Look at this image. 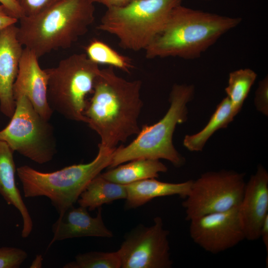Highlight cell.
Returning <instances> with one entry per match:
<instances>
[{
    "instance_id": "13",
    "label": "cell",
    "mask_w": 268,
    "mask_h": 268,
    "mask_svg": "<svg viewBox=\"0 0 268 268\" xmlns=\"http://www.w3.org/2000/svg\"><path fill=\"white\" fill-rule=\"evenodd\" d=\"M38 59L32 51L23 48L13 87V97L25 96L36 111L50 120L53 112L47 98L48 75L46 69L41 68Z\"/></svg>"
},
{
    "instance_id": "7",
    "label": "cell",
    "mask_w": 268,
    "mask_h": 268,
    "mask_svg": "<svg viewBox=\"0 0 268 268\" xmlns=\"http://www.w3.org/2000/svg\"><path fill=\"white\" fill-rule=\"evenodd\" d=\"M47 98L53 112L68 120L87 123L84 115L87 95L92 93L100 68L85 53L74 54L56 67L46 69Z\"/></svg>"
},
{
    "instance_id": "10",
    "label": "cell",
    "mask_w": 268,
    "mask_h": 268,
    "mask_svg": "<svg viewBox=\"0 0 268 268\" xmlns=\"http://www.w3.org/2000/svg\"><path fill=\"white\" fill-rule=\"evenodd\" d=\"M169 234L159 216L150 226L134 227L125 235L117 250L121 268H171Z\"/></svg>"
},
{
    "instance_id": "23",
    "label": "cell",
    "mask_w": 268,
    "mask_h": 268,
    "mask_svg": "<svg viewBox=\"0 0 268 268\" xmlns=\"http://www.w3.org/2000/svg\"><path fill=\"white\" fill-rule=\"evenodd\" d=\"M64 268H121L118 251H91L78 254L74 261L68 262Z\"/></svg>"
},
{
    "instance_id": "31",
    "label": "cell",
    "mask_w": 268,
    "mask_h": 268,
    "mask_svg": "<svg viewBox=\"0 0 268 268\" xmlns=\"http://www.w3.org/2000/svg\"><path fill=\"white\" fill-rule=\"evenodd\" d=\"M43 260L42 256L41 255H37L32 261L30 267L31 268H40L42 267Z\"/></svg>"
},
{
    "instance_id": "2",
    "label": "cell",
    "mask_w": 268,
    "mask_h": 268,
    "mask_svg": "<svg viewBox=\"0 0 268 268\" xmlns=\"http://www.w3.org/2000/svg\"><path fill=\"white\" fill-rule=\"evenodd\" d=\"M242 21L181 4L172 10L161 32L145 49L147 59L199 58L224 34Z\"/></svg>"
},
{
    "instance_id": "21",
    "label": "cell",
    "mask_w": 268,
    "mask_h": 268,
    "mask_svg": "<svg viewBox=\"0 0 268 268\" xmlns=\"http://www.w3.org/2000/svg\"><path fill=\"white\" fill-rule=\"evenodd\" d=\"M85 50L88 58L98 65H106L127 72L133 67L129 57L119 53L102 41L93 39L85 47Z\"/></svg>"
},
{
    "instance_id": "5",
    "label": "cell",
    "mask_w": 268,
    "mask_h": 268,
    "mask_svg": "<svg viewBox=\"0 0 268 268\" xmlns=\"http://www.w3.org/2000/svg\"><path fill=\"white\" fill-rule=\"evenodd\" d=\"M90 162L74 164L51 172H43L28 165L16 169L25 198L46 197L62 216L77 202L89 182L109 167L115 150L98 146Z\"/></svg>"
},
{
    "instance_id": "27",
    "label": "cell",
    "mask_w": 268,
    "mask_h": 268,
    "mask_svg": "<svg viewBox=\"0 0 268 268\" xmlns=\"http://www.w3.org/2000/svg\"><path fill=\"white\" fill-rule=\"evenodd\" d=\"M8 13L18 20L24 16L23 12L15 0H0Z\"/></svg>"
},
{
    "instance_id": "20",
    "label": "cell",
    "mask_w": 268,
    "mask_h": 268,
    "mask_svg": "<svg viewBox=\"0 0 268 268\" xmlns=\"http://www.w3.org/2000/svg\"><path fill=\"white\" fill-rule=\"evenodd\" d=\"M236 115L229 98H224L217 106L207 124L201 131L185 136L184 146L191 151H202L213 133L220 129L226 128Z\"/></svg>"
},
{
    "instance_id": "17",
    "label": "cell",
    "mask_w": 268,
    "mask_h": 268,
    "mask_svg": "<svg viewBox=\"0 0 268 268\" xmlns=\"http://www.w3.org/2000/svg\"><path fill=\"white\" fill-rule=\"evenodd\" d=\"M192 182L191 180L172 183L150 178L125 185V207L128 209L135 208L158 197L177 195L184 199L189 194Z\"/></svg>"
},
{
    "instance_id": "19",
    "label": "cell",
    "mask_w": 268,
    "mask_h": 268,
    "mask_svg": "<svg viewBox=\"0 0 268 268\" xmlns=\"http://www.w3.org/2000/svg\"><path fill=\"white\" fill-rule=\"evenodd\" d=\"M126 197L125 185L110 181L99 174L89 182L77 202L79 206L93 211L103 204Z\"/></svg>"
},
{
    "instance_id": "29",
    "label": "cell",
    "mask_w": 268,
    "mask_h": 268,
    "mask_svg": "<svg viewBox=\"0 0 268 268\" xmlns=\"http://www.w3.org/2000/svg\"><path fill=\"white\" fill-rule=\"evenodd\" d=\"M92 3H99L102 4L107 8L117 7L124 6L132 0H89Z\"/></svg>"
},
{
    "instance_id": "12",
    "label": "cell",
    "mask_w": 268,
    "mask_h": 268,
    "mask_svg": "<svg viewBox=\"0 0 268 268\" xmlns=\"http://www.w3.org/2000/svg\"><path fill=\"white\" fill-rule=\"evenodd\" d=\"M238 212L245 239L257 240L268 216V173L259 165L246 183Z\"/></svg>"
},
{
    "instance_id": "25",
    "label": "cell",
    "mask_w": 268,
    "mask_h": 268,
    "mask_svg": "<svg viewBox=\"0 0 268 268\" xmlns=\"http://www.w3.org/2000/svg\"><path fill=\"white\" fill-rule=\"evenodd\" d=\"M24 16L36 14L60 0H15Z\"/></svg>"
},
{
    "instance_id": "1",
    "label": "cell",
    "mask_w": 268,
    "mask_h": 268,
    "mask_svg": "<svg viewBox=\"0 0 268 268\" xmlns=\"http://www.w3.org/2000/svg\"><path fill=\"white\" fill-rule=\"evenodd\" d=\"M141 85L139 80L118 75L113 67L100 69L84 113L86 123L100 137L98 146L115 150L120 142L138 134Z\"/></svg>"
},
{
    "instance_id": "15",
    "label": "cell",
    "mask_w": 268,
    "mask_h": 268,
    "mask_svg": "<svg viewBox=\"0 0 268 268\" xmlns=\"http://www.w3.org/2000/svg\"><path fill=\"white\" fill-rule=\"evenodd\" d=\"M97 209L96 216L92 217L86 207L72 206L69 208L53 224V236L47 249L56 241L67 239L84 237H112L113 232L104 224L102 207Z\"/></svg>"
},
{
    "instance_id": "26",
    "label": "cell",
    "mask_w": 268,
    "mask_h": 268,
    "mask_svg": "<svg viewBox=\"0 0 268 268\" xmlns=\"http://www.w3.org/2000/svg\"><path fill=\"white\" fill-rule=\"evenodd\" d=\"M254 103L258 111L268 116V78L265 77L259 82L256 90Z\"/></svg>"
},
{
    "instance_id": "6",
    "label": "cell",
    "mask_w": 268,
    "mask_h": 268,
    "mask_svg": "<svg viewBox=\"0 0 268 268\" xmlns=\"http://www.w3.org/2000/svg\"><path fill=\"white\" fill-rule=\"evenodd\" d=\"M182 1L132 0L124 6L107 8L97 28L116 37L124 49L145 50Z\"/></svg>"
},
{
    "instance_id": "28",
    "label": "cell",
    "mask_w": 268,
    "mask_h": 268,
    "mask_svg": "<svg viewBox=\"0 0 268 268\" xmlns=\"http://www.w3.org/2000/svg\"><path fill=\"white\" fill-rule=\"evenodd\" d=\"M18 19L10 15L2 4L0 5V31L11 25L15 24Z\"/></svg>"
},
{
    "instance_id": "9",
    "label": "cell",
    "mask_w": 268,
    "mask_h": 268,
    "mask_svg": "<svg viewBox=\"0 0 268 268\" xmlns=\"http://www.w3.org/2000/svg\"><path fill=\"white\" fill-rule=\"evenodd\" d=\"M246 182L244 174L233 170L209 171L193 180L182 206L190 221L209 213L227 211L239 205Z\"/></svg>"
},
{
    "instance_id": "16",
    "label": "cell",
    "mask_w": 268,
    "mask_h": 268,
    "mask_svg": "<svg viewBox=\"0 0 268 268\" xmlns=\"http://www.w3.org/2000/svg\"><path fill=\"white\" fill-rule=\"evenodd\" d=\"M13 151L8 144L0 139V195L9 205L14 206L22 219L21 237H28L33 229V221L20 192L16 186V169Z\"/></svg>"
},
{
    "instance_id": "11",
    "label": "cell",
    "mask_w": 268,
    "mask_h": 268,
    "mask_svg": "<svg viewBox=\"0 0 268 268\" xmlns=\"http://www.w3.org/2000/svg\"><path fill=\"white\" fill-rule=\"evenodd\" d=\"M189 221L192 240L204 251L213 254L232 248L245 239L238 206L204 215Z\"/></svg>"
},
{
    "instance_id": "30",
    "label": "cell",
    "mask_w": 268,
    "mask_h": 268,
    "mask_svg": "<svg viewBox=\"0 0 268 268\" xmlns=\"http://www.w3.org/2000/svg\"><path fill=\"white\" fill-rule=\"evenodd\" d=\"M262 238L264 244L268 251V216L265 219L260 231V238Z\"/></svg>"
},
{
    "instance_id": "22",
    "label": "cell",
    "mask_w": 268,
    "mask_h": 268,
    "mask_svg": "<svg viewBox=\"0 0 268 268\" xmlns=\"http://www.w3.org/2000/svg\"><path fill=\"white\" fill-rule=\"evenodd\" d=\"M257 76V73L250 68L240 69L229 73L225 90L236 114L241 110Z\"/></svg>"
},
{
    "instance_id": "3",
    "label": "cell",
    "mask_w": 268,
    "mask_h": 268,
    "mask_svg": "<svg viewBox=\"0 0 268 268\" xmlns=\"http://www.w3.org/2000/svg\"><path fill=\"white\" fill-rule=\"evenodd\" d=\"M94 13V4L89 0H60L36 14L21 17L17 38L39 58L53 50L70 48L87 32Z\"/></svg>"
},
{
    "instance_id": "8",
    "label": "cell",
    "mask_w": 268,
    "mask_h": 268,
    "mask_svg": "<svg viewBox=\"0 0 268 268\" xmlns=\"http://www.w3.org/2000/svg\"><path fill=\"white\" fill-rule=\"evenodd\" d=\"M15 107L8 125L0 131V139L12 150L40 164L51 161L57 153L54 130L24 95L14 99Z\"/></svg>"
},
{
    "instance_id": "4",
    "label": "cell",
    "mask_w": 268,
    "mask_h": 268,
    "mask_svg": "<svg viewBox=\"0 0 268 268\" xmlns=\"http://www.w3.org/2000/svg\"><path fill=\"white\" fill-rule=\"evenodd\" d=\"M194 92L193 85L175 84L169 95L170 107L164 117L152 125L143 126L129 144L117 147L109 168L139 158L163 159L176 167L184 165L185 159L175 148L173 135L177 125L187 120V104Z\"/></svg>"
},
{
    "instance_id": "32",
    "label": "cell",
    "mask_w": 268,
    "mask_h": 268,
    "mask_svg": "<svg viewBox=\"0 0 268 268\" xmlns=\"http://www.w3.org/2000/svg\"></svg>"
},
{
    "instance_id": "24",
    "label": "cell",
    "mask_w": 268,
    "mask_h": 268,
    "mask_svg": "<svg viewBox=\"0 0 268 268\" xmlns=\"http://www.w3.org/2000/svg\"><path fill=\"white\" fill-rule=\"evenodd\" d=\"M23 249L14 247H0V268H19L27 259Z\"/></svg>"
},
{
    "instance_id": "14",
    "label": "cell",
    "mask_w": 268,
    "mask_h": 268,
    "mask_svg": "<svg viewBox=\"0 0 268 268\" xmlns=\"http://www.w3.org/2000/svg\"><path fill=\"white\" fill-rule=\"evenodd\" d=\"M17 34L15 24L0 31V110L9 118L15 107L13 87L23 50Z\"/></svg>"
},
{
    "instance_id": "18",
    "label": "cell",
    "mask_w": 268,
    "mask_h": 268,
    "mask_svg": "<svg viewBox=\"0 0 268 268\" xmlns=\"http://www.w3.org/2000/svg\"><path fill=\"white\" fill-rule=\"evenodd\" d=\"M129 162L101 173L100 175L110 181L127 185L145 179L157 178L160 173L166 172L168 170L159 160L139 158Z\"/></svg>"
}]
</instances>
